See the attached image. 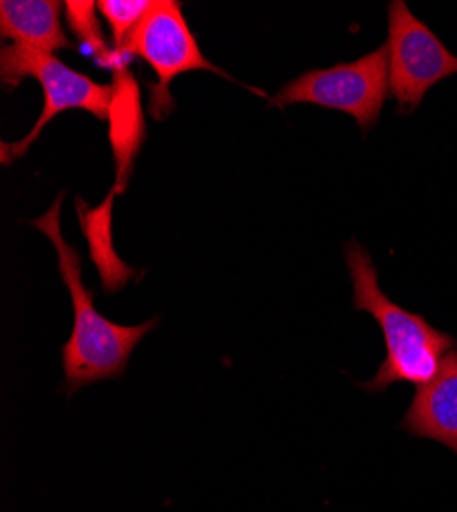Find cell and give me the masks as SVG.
<instances>
[{
	"instance_id": "1",
	"label": "cell",
	"mask_w": 457,
	"mask_h": 512,
	"mask_svg": "<svg viewBox=\"0 0 457 512\" xmlns=\"http://www.w3.org/2000/svg\"><path fill=\"white\" fill-rule=\"evenodd\" d=\"M66 193H58L54 205L44 216L31 222L44 232L56 248L60 277L66 283L74 310V326L62 347L64 392L74 394L101 379H117L126 373L132 353L140 340L158 326V318H150L138 326H121L101 316L95 308V295L82 281L80 252L68 244L60 228V209Z\"/></svg>"
},
{
	"instance_id": "2",
	"label": "cell",
	"mask_w": 457,
	"mask_h": 512,
	"mask_svg": "<svg viewBox=\"0 0 457 512\" xmlns=\"http://www.w3.org/2000/svg\"><path fill=\"white\" fill-rule=\"evenodd\" d=\"M345 261L353 285V306L373 316L382 328L386 359L373 379L359 383L365 392H384L394 383L423 386L431 381L443 357L457 347V340L433 328L421 314H412L392 302L380 285L371 254L357 240L345 244Z\"/></svg>"
},
{
	"instance_id": "3",
	"label": "cell",
	"mask_w": 457,
	"mask_h": 512,
	"mask_svg": "<svg viewBox=\"0 0 457 512\" xmlns=\"http://www.w3.org/2000/svg\"><path fill=\"white\" fill-rule=\"evenodd\" d=\"M35 78L44 91V109L37 117L31 132L19 142L0 144V160L11 164L25 156L35 144L46 125L66 111H87L99 121H107L109 103L113 97L111 84L95 82L91 76L82 74L50 52L35 50L27 46H3L0 50V82L7 91H15L23 78Z\"/></svg>"
},
{
	"instance_id": "4",
	"label": "cell",
	"mask_w": 457,
	"mask_h": 512,
	"mask_svg": "<svg viewBox=\"0 0 457 512\" xmlns=\"http://www.w3.org/2000/svg\"><path fill=\"white\" fill-rule=\"evenodd\" d=\"M390 97L388 48L382 46L353 62L312 68L285 82L271 99L279 109L287 105H316L351 115L367 134L378 125Z\"/></svg>"
},
{
	"instance_id": "5",
	"label": "cell",
	"mask_w": 457,
	"mask_h": 512,
	"mask_svg": "<svg viewBox=\"0 0 457 512\" xmlns=\"http://www.w3.org/2000/svg\"><path fill=\"white\" fill-rule=\"evenodd\" d=\"M123 54L138 56L156 76V82H146L148 113L154 121H164L175 113L177 101L171 93V84L181 74L205 70L236 82V78L205 58L179 0H156L152 11L130 37Z\"/></svg>"
},
{
	"instance_id": "6",
	"label": "cell",
	"mask_w": 457,
	"mask_h": 512,
	"mask_svg": "<svg viewBox=\"0 0 457 512\" xmlns=\"http://www.w3.org/2000/svg\"><path fill=\"white\" fill-rule=\"evenodd\" d=\"M386 48L390 97L396 99L402 115L419 109L435 84L457 74V56L427 23L412 15L404 0H392L388 5Z\"/></svg>"
},
{
	"instance_id": "7",
	"label": "cell",
	"mask_w": 457,
	"mask_h": 512,
	"mask_svg": "<svg viewBox=\"0 0 457 512\" xmlns=\"http://www.w3.org/2000/svg\"><path fill=\"white\" fill-rule=\"evenodd\" d=\"M132 56H121L113 68V97L109 103V146L115 162V189L119 195L128 189L136 160L146 144V117L142 105V89L130 68Z\"/></svg>"
},
{
	"instance_id": "8",
	"label": "cell",
	"mask_w": 457,
	"mask_h": 512,
	"mask_svg": "<svg viewBox=\"0 0 457 512\" xmlns=\"http://www.w3.org/2000/svg\"><path fill=\"white\" fill-rule=\"evenodd\" d=\"M400 429L457 455V347L443 357L437 375L414 392Z\"/></svg>"
},
{
	"instance_id": "9",
	"label": "cell",
	"mask_w": 457,
	"mask_h": 512,
	"mask_svg": "<svg viewBox=\"0 0 457 512\" xmlns=\"http://www.w3.org/2000/svg\"><path fill=\"white\" fill-rule=\"evenodd\" d=\"M62 11L64 3L58 0H3L0 37L50 54L74 50V41L62 27Z\"/></svg>"
},
{
	"instance_id": "10",
	"label": "cell",
	"mask_w": 457,
	"mask_h": 512,
	"mask_svg": "<svg viewBox=\"0 0 457 512\" xmlns=\"http://www.w3.org/2000/svg\"><path fill=\"white\" fill-rule=\"evenodd\" d=\"M117 195L119 191L113 187L99 207H89L85 199L76 197L78 224L89 242L91 261L99 271L105 293H117L132 279L142 277V273H138L132 265L119 259L113 246V201Z\"/></svg>"
},
{
	"instance_id": "11",
	"label": "cell",
	"mask_w": 457,
	"mask_h": 512,
	"mask_svg": "<svg viewBox=\"0 0 457 512\" xmlns=\"http://www.w3.org/2000/svg\"><path fill=\"white\" fill-rule=\"evenodd\" d=\"M64 13L70 31L80 41L82 52L93 56L97 66L109 68L113 58V46L107 44L101 23L97 19V3H93V0H66Z\"/></svg>"
},
{
	"instance_id": "12",
	"label": "cell",
	"mask_w": 457,
	"mask_h": 512,
	"mask_svg": "<svg viewBox=\"0 0 457 512\" xmlns=\"http://www.w3.org/2000/svg\"><path fill=\"white\" fill-rule=\"evenodd\" d=\"M154 0H99L97 11L111 29L113 50L123 54L138 25L152 11Z\"/></svg>"
}]
</instances>
